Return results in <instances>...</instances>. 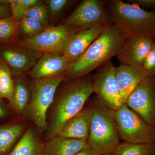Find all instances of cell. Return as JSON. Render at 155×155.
I'll list each match as a JSON object with an SVG mask.
<instances>
[{
    "instance_id": "31",
    "label": "cell",
    "mask_w": 155,
    "mask_h": 155,
    "mask_svg": "<svg viewBox=\"0 0 155 155\" xmlns=\"http://www.w3.org/2000/svg\"><path fill=\"white\" fill-rule=\"evenodd\" d=\"M12 16L10 6L0 4V19Z\"/></svg>"
},
{
    "instance_id": "18",
    "label": "cell",
    "mask_w": 155,
    "mask_h": 155,
    "mask_svg": "<svg viewBox=\"0 0 155 155\" xmlns=\"http://www.w3.org/2000/svg\"><path fill=\"white\" fill-rule=\"evenodd\" d=\"M24 119L0 124V155H8L27 128Z\"/></svg>"
},
{
    "instance_id": "27",
    "label": "cell",
    "mask_w": 155,
    "mask_h": 155,
    "mask_svg": "<svg viewBox=\"0 0 155 155\" xmlns=\"http://www.w3.org/2000/svg\"><path fill=\"white\" fill-rule=\"evenodd\" d=\"M142 67L147 77H155V43Z\"/></svg>"
},
{
    "instance_id": "19",
    "label": "cell",
    "mask_w": 155,
    "mask_h": 155,
    "mask_svg": "<svg viewBox=\"0 0 155 155\" xmlns=\"http://www.w3.org/2000/svg\"><path fill=\"white\" fill-rule=\"evenodd\" d=\"M13 78L15 89L13 96L9 102V107L18 117L25 119L31 97V84L24 75L13 77Z\"/></svg>"
},
{
    "instance_id": "2",
    "label": "cell",
    "mask_w": 155,
    "mask_h": 155,
    "mask_svg": "<svg viewBox=\"0 0 155 155\" xmlns=\"http://www.w3.org/2000/svg\"><path fill=\"white\" fill-rule=\"evenodd\" d=\"M127 38L118 25H110L94 41L79 60L72 63L66 73L67 81L88 75L111 61L113 57L118 55Z\"/></svg>"
},
{
    "instance_id": "28",
    "label": "cell",
    "mask_w": 155,
    "mask_h": 155,
    "mask_svg": "<svg viewBox=\"0 0 155 155\" xmlns=\"http://www.w3.org/2000/svg\"><path fill=\"white\" fill-rule=\"evenodd\" d=\"M71 1L68 0H47L45 1L49 10L51 15L53 16H56Z\"/></svg>"
},
{
    "instance_id": "12",
    "label": "cell",
    "mask_w": 155,
    "mask_h": 155,
    "mask_svg": "<svg viewBox=\"0 0 155 155\" xmlns=\"http://www.w3.org/2000/svg\"><path fill=\"white\" fill-rule=\"evenodd\" d=\"M155 43L144 37L128 36L117 57L120 64L142 67Z\"/></svg>"
},
{
    "instance_id": "15",
    "label": "cell",
    "mask_w": 155,
    "mask_h": 155,
    "mask_svg": "<svg viewBox=\"0 0 155 155\" xmlns=\"http://www.w3.org/2000/svg\"><path fill=\"white\" fill-rule=\"evenodd\" d=\"M116 77L124 104L140 82L147 77L142 67L120 64L115 68Z\"/></svg>"
},
{
    "instance_id": "25",
    "label": "cell",
    "mask_w": 155,
    "mask_h": 155,
    "mask_svg": "<svg viewBox=\"0 0 155 155\" xmlns=\"http://www.w3.org/2000/svg\"><path fill=\"white\" fill-rule=\"evenodd\" d=\"M14 22L18 23L29 8L42 3L40 0H8Z\"/></svg>"
},
{
    "instance_id": "14",
    "label": "cell",
    "mask_w": 155,
    "mask_h": 155,
    "mask_svg": "<svg viewBox=\"0 0 155 155\" xmlns=\"http://www.w3.org/2000/svg\"><path fill=\"white\" fill-rule=\"evenodd\" d=\"M111 25H97L79 31L70 40L63 54L72 64L74 63L82 57L94 41Z\"/></svg>"
},
{
    "instance_id": "9",
    "label": "cell",
    "mask_w": 155,
    "mask_h": 155,
    "mask_svg": "<svg viewBox=\"0 0 155 155\" xmlns=\"http://www.w3.org/2000/svg\"><path fill=\"white\" fill-rule=\"evenodd\" d=\"M65 24L86 29L99 25L114 24L105 7V1L84 0L67 17Z\"/></svg>"
},
{
    "instance_id": "17",
    "label": "cell",
    "mask_w": 155,
    "mask_h": 155,
    "mask_svg": "<svg viewBox=\"0 0 155 155\" xmlns=\"http://www.w3.org/2000/svg\"><path fill=\"white\" fill-rule=\"evenodd\" d=\"M90 121L91 109L88 105L68 120L57 135L67 138L88 139Z\"/></svg>"
},
{
    "instance_id": "5",
    "label": "cell",
    "mask_w": 155,
    "mask_h": 155,
    "mask_svg": "<svg viewBox=\"0 0 155 155\" xmlns=\"http://www.w3.org/2000/svg\"><path fill=\"white\" fill-rule=\"evenodd\" d=\"M67 81L66 74L34 81L31 84V97L25 118L30 119L39 133L48 128L47 114L52 104L59 86Z\"/></svg>"
},
{
    "instance_id": "34",
    "label": "cell",
    "mask_w": 155,
    "mask_h": 155,
    "mask_svg": "<svg viewBox=\"0 0 155 155\" xmlns=\"http://www.w3.org/2000/svg\"><path fill=\"white\" fill-rule=\"evenodd\" d=\"M108 155H112V154H111Z\"/></svg>"
},
{
    "instance_id": "30",
    "label": "cell",
    "mask_w": 155,
    "mask_h": 155,
    "mask_svg": "<svg viewBox=\"0 0 155 155\" xmlns=\"http://www.w3.org/2000/svg\"><path fill=\"white\" fill-rule=\"evenodd\" d=\"M127 2L137 4L142 8L155 9V0H130Z\"/></svg>"
},
{
    "instance_id": "32",
    "label": "cell",
    "mask_w": 155,
    "mask_h": 155,
    "mask_svg": "<svg viewBox=\"0 0 155 155\" xmlns=\"http://www.w3.org/2000/svg\"><path fill=\"white\" fill-rule=\"evenodd\" d=\"M74 155H97L91 147L90 146L87 147L81 150Z\"/></svg>"
},
{
    "instance_id": "20",
    "label": "cell",
    "mask_w": 155,
    "mask_h": 155,
    "mask_svg": "<svg viewBox=\"0 0 155 155\" xmlns=\"http://www.w3.org/2000/svg\"><path fill=\"white\" fill-rule=\"evenodd\" d=\"M44 143L36 130L27 127L8 155H44Z\"/></svg>"
},
{
    "instance_id": "11",
    "label": "cell",
    "mask_w": 155,
    "mask_h": 155,
    "mask_svg": "<svg viewBox=\"0 0 155 155\" xmlns=\"http://www.w3.org/2000/svg\"><path fill=\"white\" fill-rule=\"evenodd\" d=\"M24 50L15 43L0 46V61L9 67L13 77L30 72L42 55L37 52Z\"/></svg>"
},
{
    "instance_id": "3",
    "label": "cell",
    "mask_w": 155,
    "mask_h": 155,
    "mask_svg": "<svg viewBox=\"0 0 155 155\" xmlns=\"http://www.w3.org/2000/svg\"><path fill=\"white\" fill-rule=\"evenodd\" d=\"M91 121L88 141L97 155L111 154L119 144L115 111L95 96L90 103Z\"/></svg>"
},
{
    "instance_id": "33",
    "label": "cell",
    "mask_w": 155,
    "mask_h": 155,
    "mask_svg": "<svg viewBox=\"0 0 155 155\" xmlns=\"http://www.w3.org/2000/svg\"><path fill=\"white\" fill-rule=\"evenodd\" d=\"M2 64L0 61V75H1V70H2Z\"/></svg>"
},
{
    "instance_id": "29",
    "label": "cell",
    "mask_w": 155,
    "mask_h": 155,
    "mask_svg": "<svg viewBox=\"0 0 155 155\" xmlns=\"http://www.w3.org/2000/svg\"><path fill=\"white\" fill-rule=\"evenodd\" d=\"M12 112L10 107L7 106L3 100L0 98V122L10 118Z\"/></svg>"
},
{
    "instance_id": "22",
    "label": "cell",
    "mask_w": 155,
    "mask_h": 155,
    "mask_svg": "<svg viewBox=\"0 0 155 155\" xmlns=\"http://www.w3.org/2000/svg\"><path fill=\"white\" fill-rule=\"evenodd\" d=\"M19 37L18 25L12 16L0 19V46L16 43Z\"/></svg>"
},
{
    "instance_id": "4",
    "label": "cell",
    "mask_w": 155,
    "mask_h": 155,
    "mask_svg": "<svg viewBox=\"0 0 155 155\" xmlns=\"http://www.w3.org/2000/svg\"><path fill=\"white\" fill-rule=\"evenodd\" d=\"M105 7L113 23L127 37H144L155 41V11H147L121 0L105 1Z\"/></svg>"
},
{
    "instance_id": "21",
    "label": "cell",
    "mask_w": 155,
    "mask_h": 155,
    "mask_svg": "<svg viewBox=\"0 0 155 155\" xmlns=\"http://www.w3.org/2000/svg\"><path fill=\"white\" fill-rule=\"evenodd\" d=\"M113 155H154L155 143H119Z\"/></svg>"
},
{
    "instance_id": "8",
    "label": "cell",
    "mask_w": 155,
    "mask_h": 155,
    "mask_svg": "<svg viewBox=\"0 0 155 155\" xmlns=\"http://www.w3.org/2000/svg\"><path fill=\"white\" fill-rule=\"evenodd\" d=\"M116 67L110 61L99 67L92 75L94 92L107 107L117 110L124 104L116 77Z\"/></svg>"
},
{
    "instance_id": "6",
    "label": "cell",
    "mask_w": 155,
    "mask_h": 155,
    "mask_svg": "<svg viewBox=\"0 0 155 155\" xmlns=\"http://www.w3.org/2000/svg\"><path fill=\"white\" fill-rule=\"evenodd\" d=\"M81 30L65 23L48 26L36 36L19 40L15 44L20 47L42 54H63L72 37Z\"/></svg>"
},
{
    "instance_id": "16",
    "label": "cell",
    "mask_w": 155,
    "mask_h": 155,
    "mask_svg": "<svg viewBox=\"0 0 155 155\" xmlns=\"http://www.w3.org/2000/svg\"><path fill=\"white\" fill-rule=\"evenodd\" d=\"M90 146L88 140L57 135L44 142V155H74Z\"/></svg>"
},
{
    "instance_id": "26",
    "label": "cell",
    "mask_w": 155,
    "mask_h": 155,
    "mask_svg": "<svg viewBox=\"0 0 155 155\" xmlns=\"http://www.w3.org/2000/svg\"><path fill=\"white\" fill-rule=\"evenodd\" d=\"M50 14L47 5L42 2L29 8L25 16L38 21L46 28L48 26Z\"/></svg>"
},
{
    "instance_id": "1",
    "label": "cell",
    "mask_w": 155,
    "mask_h": 155,
    "mask_svg": "<svg viewBox=\"0 0 155 155\" xmlns=\"http://www.w3.org/2000/svg\"><path fill=\"white\" fill-rule=\"evenodd\" d=\"M51 106L46 140L57 136L61 127L79 113L93 93L92 75L90 74L67 81Z\"/></svg>"
},
{
    "instance_id": "13",
    "label": "cell",
    "mask_w": 155,
    "mask_h": 155,
    "mask_svg": "<svg viewBox=\"0 0 155 155\" xmlns=\"http://www.w3.org/2000/svg\"><path fill=\"white\" fill-rule=\"evenodd\" d=\"M72 63L63 54H42L29 72L35 80L66 74Z\"/></svg>"
},
{
    "instance_id": "7",
    "label": "cell",
    "mask_w": 155,
    "mask_h": 155,
    "mask_svg": "<svg viewBox=\"0 0 155 155\" xmlns=\"http://www.w3.org/2000/svg\"><path fill=\"white\" fill-rule=\"evenodd\" d=\"M119 137L130 143H155V127L125 104L115 111Z\"/></svg>"
},
{
    "instance_id": "10",
    "label": "cell",
    "mask_w": 155,
    "mask_h": 155,
    "mask_svg": "<svg viewBox=\"0 0 155 155\" xmlns=\"http://www.w3.org/2000/svg\"><path fill=\"white\" fill-rule=\"evenodd\" d=\"M125 104L155 127V77L148 76L142 81Z\"/></svg>"
},
{
    "instance_id": "23",
    "label": "cell",
    "mask_w": 155,
    "mask_h": 155,
    "mask_svg": "<svg viewBox=\"0 0 155 155\" xmlns=\"http://www.w3.org/2000/svg\"><path fill=\"white\" fill-rule=\"evenodd\" d=\"M2 70L0 75V98L8 102L13 96L15 89L14 78L8 67L1 62Z\"/></svg>"
},
{
    "instance_id": "24",
    "label": "cell",
    "mask_w": 155,
    "mask_h": 155,
    "mask_svg": "<svg viewBox=\"0 0 155 155\" xmlns=\"http://www.w3.org/2000/svg\"><path fill=\"white\" fill-rule=\"evenodd\" d=\"M18 28L19 36L21 35L25 39L36 36L45 27L38 21L25 16L18 23Z\"/></svg>"
}]
</instances>
